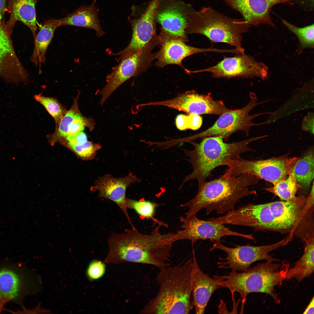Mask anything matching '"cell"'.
I'll use <instances>...</instances> for the list:
<instances>
[{"mask_svg":"<svg viewBox=\"0 0 314 314\" xmlns=\"http://www.w3.org/2000/svg\"><path fill=\"white\" fill-rule=\"evenodd\" d=\"M60 19H51L45 21L35 38L34 50L31 60L36 65L44 63L45 54L56 28L60 26Z\"/></svg>","mask_w":314,"mask_h":314,"instance_id":"cb8c5ba5","label":"cell"},{"mask_svg":"<svg viewBox=\"0 0 314 314\" xmlns=\"http://www.w3.org/2000/svg\"><path fill=\"white\" fill-rule=\"evenodd\" d=\"M35 99L42 104L54 119L56 129L60 122L66 112L65 108L56 99L40 94L35 95Z\"/></svg>","mask_w":314,"mask_h":314,"instance_id":"f546056e","label":"cell"},{"mask_svg":"<svg viewBox=\"0 0 314 314\" xmlns=\"http://www.w3.org/2000/svg\"><path fill=\"white\" fill-rule=\"evenodd\" d=\"M106 271L105 264L100 261L94 260L89 264L86 271V274L90 281L99 279L102 277Z\"/></svg>","mask_w":314,"mask_h":314,"instance_id":"e575fe53","label":"cell"},{"mask_svg":"<svg viewBox=\"0 0 314 314\" xmlns=\"http://www.w3.org/2000/svg\"><path fill=\"white\" fill-rule=\"evenodd\" d=\"M208 220L222 224L250 227L256 230L275 231L274 218L268 203L249 204L223 216Z\"/></svg>","mask_w":314,"mask_h":314,"instance_id":"5bb4252c","label":"cell"},{"mask_svg":"<svg viewBox=\"0 0 314 314\" xmlns=\"http://www.w3.org/2000/svg\"><path fill=\"white\" fill-rule=\"evenodd\" d=\"M70 147L80 156L84 158H89L94 155L99 148L100 146L87 140Z\"/></svg>","mask_w":314,"mask_h":314,"instance_id":"836d02e7","label":"cell"},{"mask_svg":"<svg viewBox=\"0 0 314 314\" xmlns=\"http://www.w3.org/2000/svg\"><path fill=\"white\" fill-rule=\"evenodd\" d=\"M159 35H156L144 47L120 60L106 77V84L99 93L100 103L103 105L110 95L129 79L145 72L151 66L156 59L153 48L159 43Z\"/></svg>","mask_w":314,"mask_h":314,"instance_id":"52a82bcc","label":"cell"},{"mask_svg":"<svg viewBox=\"0 0 314 314\" xmlns=\"http://www.w3.org/2000/svg\"><path fill=\"white\" fill-rule=\"evenodd\" d=\"M94 124L90 119L84 116L79 111L75 115L65 139L79 132L83 131L85 127L88 128L90 130H92Z\"/></svg>","mask_w":314,"mask_h":314,"instance_id":"d6a6232c","label":"cell"},{"mask_svg":"<svg viewBox=\"0 0 314 314\" xmlns=\"http://www.w3.org/2000/svg\"><path fill=\"white\" fill-rule=\"evenodd\" d=\"M291 240L290 238L286 236L279 241L272 244L255 246H239L234 248L228 247L221 242H216L210 250L217 249L226 253V257L219 258L220 261L217 263L219 268L229 269L232 271L239 272L247 270L257 261H277V259L270 255L269 253L286 245Z\"/></svg>","mask_w":314,"mask_h":314,"instance_id":"8fae6325","label":"cell"},{"mask_svg":"<svg viewBox=\"0 0 314 314\" xmlns=\"http://www.w3.org/2000/svg\"><path fill=\"white\" fill-rule=\"evenodd\" d=\"M266 261L258 264L241 272L232 271L226 274L215 275L222 287L228 288L232 297L237 292L242 299V308L248 295L252 292H261L270 295L274 302L279 304L280 300L274 290L285 279L289 265Z\"/></svg>","mask_w":314,"mask_h":314,"instance_id":"5b68a950","label":"cell"},{"mask_svg":"<svg viewBox=\"0 0 314 314\" xmlns=\"http://www.w3.org/2000/svg\"><path fill=\"white\" fill-rule=\"evenodd\" d=\"M197 215L181 216L183 229L179 230L170 238L169 242L172 244L183 240H188L192 243L199 240L210 239L221 242L223 237L232 236L254 240L252 234H246L232 231L223 224L209 220H204L197 217Z\"/></svg>","mask_w":314,"mask_h":314,"instance_id":"7c38bea8","label":"cell"},{"mask_svg":"<svg viewBox=\"0 0 314 314\" xmlns=\"http://www.w3.org/2000/svg\"><path fill=\"white\" fill-rule=\"evenodd\" d=\"M303 196L289 201L268 203L275 221V231L282 233H293L310 208Z\"/></svg>","mask_w":314,"mask_h":314,"instance_id":"e0dca14e","label":"cell"},{"mask_svg":"<svg viewBox=\"0 0 314 314\" xmlns=\"http://www.w3.org/2000/svg\"><path fill=\"white\" fill-rule=\"evenodd\" d=\"M159 50L155 53L157 59L156 65L163 67L170 64L177 65L183 67L182 61L192 55L204 52L229 53V49H220L210 47L201 48L188 45L181 39L162 30L159 35Z\"/></svg>","mask_w":314,"mask_h":314,"instance_id":"9a60e30c","label":"cell"},{"mask_svg":"<svg viewBox=\"0 0 314 314\" xmlns=\"http://www.w3.org/2000/svg\"><path fill=\"white\" fill-rule=\"evenodd\" d=\"M10 35L0 27V77L7 83H26L28 74L16 55Z\"/></svg>","mask_w":314,"mask_h":314,"instance_id":"ac0fdd59","label":"cell"},{"mask_svg":"<svg viewBox=\"0 0 314 314\" xmlns=\"http://www.w3.org/2000/svg\"><path fill=\"white\" fill-rule=\"evenodd\" d=\"M8 3V0H0V27L5 28V17Z\"/></svg>","mask_w":314,"mask_h":314,"instance_id":"8d00e7d4","label":"cell"},{"mask_svg":"<svg viewBox=\"0 0 314 314\" xmlns=\"http://www.w3.org/2000/svg\"><path fill=\"white\" fill-rule=\"evenodd\" d=\"M250 99L246 106L237 110L229 109L220 115L211 126L201 132L186 138V140L191 141L198 138L202 139L209 136H221L225 141L236 131H243L248 136L252 126L268 123V121L259 123H254L252 121L258 116L271 113L266 112L254 114H249V113L255 106L268 101V100L257 103L256 96L253 93H251Z\"/></svg>","mask_w":314,"mask_h":314,"instance_id":"ba28073f","label":"cell"},{"mask_svg":"<svg viewBox=\"0 0 314 314\" xmlns=\"http://www.w3.org/2000/svg\"><path fill=\"white\" fill-rule=\"evenodd\" d=\"M259 179L248 174L232 176L226 170L218 178L202 183L199 187L196 195L181 206L188 208L185 214L187 216L197 215L203 209L207 215L213 211L218 214L226 213L234 210L241 199L256 194L249 187L258 183Z\"/></svg>","mask_w":314,"mask_h":314,"instance_id":"7a4b0ae2","label":"cell"},{"mask_svg":"<svg viewBox=\"0 0 314 314\" xmlns=\"http://www.w3.org/2000/svg\"><path fill=\"white\" fill-rule=\"evenodd\" d=\"M80 93L74 100L71 108L66 112L61 119L57 128L51 136L55 139L64 138L66 137L69 127L75 115L79 111L78 99Z\"/></svg>","mask_w":314,"mask_h":314,"instance_id":"4dcf8cb0","label":"cell"},{"mask_svg":"<svg viewBox=\"0 0 314 314\" xmlns=\"http://www.w3.org/2000/svg\"><path fill=\"white\" fill-rule=\"evenodd\" d=\"M282 21L284 24L297 37L301 49L306 48H312L314 46V24L303 27H299L284 19Z\"/></svg>","mask_w":314,"mask_h":314,"instance_id":"f1b7e54d","label":"cell"},{"mask_svg":"<svg viewBox=\"0 0 314 314\" xmlns=\"http://www.w3.org/2000/svg\"><path fill=\"white\" fill-rule=\"evenodd\" d=\"M158 224L149 234L135 228L126 229L120 234H113L108 240L109 251L104 262L118 264L131 262L154 266L159 270L170 266L172 244L167 239L171 233L162 234Z\"/></svg>","mask_w":314,"mask_h":314,"instance_id":"6da1fadb","label":"cell"},{"mask_svg":"<svg viewBox=\"0 0 314 314\" xmlns=\"http://www.w3.org/2000/svg\"><path fill=\"white\" fill-rule=\"evenodd\" d=\"M140 180L132 174L126 177L115 178L106 175L99 177L95 182L93 190H97L99 196L115 202L120 208L126 216L132 228L135 227L129 216L126 204V192L127 188L131 184L139 182Z\"/></svg>","mask_w":314,"mask_h":314,"instance_id":"ffe728a7","label":"cell"},{"mask_svg":"<svg viewBox=\"0 0 314 314\" xmlns=\"http://www.w3.org/2000/svg\"><path fill=\"white\" fill-rule=\"evenodd\" d=\"M263 138V135L228 143L224 142L222 136H211L202 139L199 143L188 142L194 147L192 150L179 147L188 158L187 160L193 168L191 173L185 177L179 189L186 182L193 180H196L199 186L206 181L214 169L225 165V162L228 160L240 158L242 154L252 151L249 147V144Z\"/></svg>","mask_w":314,"mask_h":314,"instance_id":"277c9868","label":"cell"},{"mask_svg":"<svg viewBox=\"0 0 314 314\" xmlns=\"http://www.w3.org/2000/svg\"><path fill=\"white\" fill-rule=\"evenodd\" d=\"M126 204L127 208L134 210L142 218L152 220L155 224H160L167 227L168 226L166 224L154 217L156 209L158 204L144 200H135L127 198Z\"/></svg>","mask_w":314,"mask_h":314,"instance_id":"83f0119b","label":"cell"},{"mask_svg":"<svg viewBox=\"0 0 314 314\" xmlns=\"http://www.w3.org/2000/svg\"><path fill=\"white\" fill-rule=\"evenodd\" d=\"M314 298L313 297L303 314H314Z\"/></svg>","mask_w":314,"mask_h":314,"instance_id":"74e56055","label":"cell"},{"mask_svg":"<svg viewBox=\"0 0 314 314\" xmlns=\"http://www.w3.org/2000/svg\"><path fill=\"white\" fill-rule=\"evenodd\" d=\"M192 10L191 5L181 1L160 0L155 21L161 25L162 30L186 42L187 14Z\"/></svg>","mask_w":314,"mask_h":314,"instance_id":"2e32d148","label":"cell"},{"mask_svg":"<svg viewBox=\"0 0 314 314\" xmlns=\"http://www.w3.org/2000/svg\"><path fill=\"white\" fill-rule=\"evenodd\" d=\"M202 121L201 117L199 115L180 114L176 117L175 122L177 128L180 130L187 129L195 130L200 127Z\"/></svg>","mask_w":314,"mask_h":314,"instance_id":"1f68e13d","label":"cell"},{"mask_svg":"<svg viewBox=\"0 0 314 314\" xmlns=\"http://www.w3.org/2000/svg\"><path fill=\"white\" fill-rule=\"evenodd\" d=\"M94 0L90 5L82 6L67 16L60 19V26H73L90 28L96 32L99 37L105 33L102 29L98 17V9Z\"/></svg>","mask_w":314,"mask_h":314,"instance_id":"603a6c76","label":"cell"},{"mask_svg":"<svg viewBox=\"0 0 314 314\" xmlns=\"http://www.w3.org/2000/svg\"><path fill=\"white\" fill-rule=\"evenodd\" d=\"M304 251L300 259L293 267L288 269L285 279H293L301 282L309 277L314 272V237L305 240Z\"/></svg>","mask_w":314,"mask_h":314,"instance_id":"d4e9b609","label":"cell"},{"mask_svg":"<svg viewBox=\"0 0 314 314\" xmlns=\"http://www.w3.org/2000/svg\"><path fill=\"white\" fill-rule=\"evenodd\" d=\"M314 150L312 149L299 158L293 167L295 178L300 187L308 188L314 178Z\"/></svg>","mask_w":314,"mask_h":314,"instance_id":"484cf974","label":"cell"},{"mask_svg":"<svg viewBox=\"0 0 314 314\" xmlns=\"http://www.w3.org/2000/svg\"><path fill=\"white\" fill-rule=\"evenodd\" d=\"M192 259L160 270L156 281L159 289L141 311L142 314H185L193 306Z\"/></svg>","mask_w":314,"mask_h":314,"instance_id":"3957f363","label":"cell"},{"mask_svg":"<svg viewBox=\"0 0 314 314\" xmlns=\"http://www.w3.org/2000/svg\"><path fill=\"white\" fill-rule=\"evenodd\" d=\"M20 265L0 263V298L19 302L42 291L41 278L34 271Z\"/></svg>","mask_w":314,"mask_h":314,"instance_id":"9c48e42d","label":"cell"},{"mask_svg":"<svg viewBox=\"0 0 314 314\" xmlns=\"http://www.w3.org/2000/svg\"><path fill=\"white\" fill-rule=\"evenodd\" d=\"M192 267V302L195 313L204 314L208 301L214 292L222 288L220 281L212 278L200 268L193 252Z\"/></svg>","mask_w":314,"mask_h":314,"instance_id":"44dd1931","label":"cell"},{"mask_svg":"<svg viewBox=\"0 0 314 314\" xmlns=\"http://www.w3.org/2000/svg\"><path fill=\"white\" fill-rule=\"evenodd\" d=\"M68 142L70 147L74 145L84 142L88 140L86 134L82 131L72 135L69 136L65 139Z\"/></svg>","mask_w":314,"mask_h":314,"instance_id":"d590c367","label":"cell"},{"mask_svg":"<svg viewBox=\"0 0 314 314\" xmlns=\"http://www.w3.org/2000/svg\"><path fill=\"white\" fill-rule=\"evenodd\" d=\"M38 0H8L7 11L10 14L5 29L11 35L14 25L20 21L28 27L35 39L37 29L35 6Z\"/></svg>","mask_w":314,"mask_h":314,"instance_id":"7402d4cb","label":"cell"},{"mask_svg":"<svg viewBox=\"0 0 314 314\" xmlns=\"http://www.w3.org/2000/svg\"><path fill=\"white\" fill-rule=\"evenodd\" d=\"M240 12L249 25L266 24L275 27L270 15L273 6L279 3L293 4L292 0H222Z\"/></svg>","mask_w":314,"mask_h":314,"instance_id":"d6986e66","label":"cell"},{"mask_svg":"<svg viewBox=\"0 0 314 314\" xmlns=\"http://www.w3.org/2000/svg\"><path fill=\"white\" fill-rule=\"evenodd\" d=\"M10 301V299L8 298H0V313L5 309L4 306L5 304Z\"/></svg>","mask_w":314,"mask_h":314,"instance_id":"f35d334b","label":"cell"},{"mask_svg":"<svg viewBox=\"0 0 314 314\" xmlns=\"http://www.w3.org/2000/svg\"><path fill=\"white\" fill-rule=\"evenodd\" d=\"M186 35H204L212 42H222L244 49L242 47V34L250 26L244 20L229 17L210 7H203L200 10H193L187 14Z\"/></svg>","mask_w":314,"mask_h":314,"instance_id":"8992f818","label":"cell"},{"mask_svg":"<svg viewBox=\"0 0 314 314\" xmlns=\"http://www.w3.org/2000/svg\"><path fill=\"white\" fill-rule=\"evenodd\" d=\"M208 72L215 78H249L257 77L263 79L267 77L268 68L263 63L256 60L245 53L233 57H224L216 65L190 73Z\"/></svg>","mask_w":314,"mask_h":314,"instance_id":"4fadbf2b","label":"cell"},{"mask_svg":"<svg viewBox=\"0 0 314 314\" xmlns=\"http://www.w3.org/2000/svg\"><path fill=\"white\" fill-rule=\"evenodd\" d=\"M299 158L289 157L288 154L260 160H247L241 158L226 161L225 165L231 176L248 174L273 184L287 178Z\"/></svg>","mask_w":314,"mask_h":314,"instance_id":"30bf717a","label":"cell"},{"mask_svg":"<svg viewBox=\"0 0 314 314\" xmlns=\"http://www.w3.org/2000/svg\"><path fill=\"white\" fill-rule=\"evenodd\" d=\"M293 167L287 178L274 183L272 187L264 189L277 196L282 201H289L295 198L300 187L295 177Z\"/></svg>","mask_w":314,"mask_h":314,"instance_id":"4316f807","label":"cell"}]
</instances>
